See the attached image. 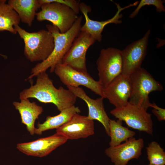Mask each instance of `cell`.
<instances>
[{"label": "cell", "instance_id": "6da1fadb", "mask_svg": "<svg viewBox=\"0 0 165 165\" xmlns=\"http://www.w3.org/2000/svg\"><path fill=\"white\" fill-rule=\"evenodd\" d=\"M36 76L35 84L20 93V100L34 98L42 103H53L60 112L74 105L76 96L69 89L61 86L56 88L46 72Z\"/></svg>", "mask_w": 165, "mask_h": 165}, {"label": "cell", "instance_id": "7a4b0ae2", "mask_svg": "<svg viewBox=\"0 0 165 165\" xmlns=\"http://www.w3.org/2000/svg\"><path fill=\"white\" fill-rule=\"evenodd\" d=\"M82 16H78L72 27L64 33L60 32L59 29L53 25L47 24V30L52 34L54 41L52 52L44 61L38 63L31 69V74L28 77L31 79L49 68L52 73L57 64L61 63L63 57L68 52L76 38L80 32Z\"/></svg>", "mask_w": 165, "mask_h": 165}, {"label": "cell", "instance_id": "3957f363", "mask_svg": "<svg viewBox=\"0 0 165 165\" xmlns=\"http://www.w3.org/2000/svg\"><path fill=\"white\" fill-rule=\"evenodd\" d=\"M14 28L24 43V54L30 61H42L46 60L52 52L54 46L53 36L47 30H41L30 32L18 24Z\"/></svg>", "mask_w": 165, "mask_h": 165}, {"label": "cell", "instance_id": "277c9868", "mask_svg": "<svg viewBox=\"0 0 165 165\" xmlns=\"http://www.w3.org/2000/svg\"><path fill=\"white\" fill-rule=\"evenodd\" d=\"M131 90L129 102L147 111L151 103L149 94L153 91H161L162 85L145 69L141 68L130 76Z\"/></svg>", "mask_w": 165, "mask_h": 165}, {"label": "cell", "instance_id": "5b68a950", "mask_svg": "<svg viewBox=\"0 0 165 165\" xmlns=\"http://www.w3.org/2000/svg\"><path fill=\"white\" fill-rule=\"evenodd\" d=\"M41 10L36 13L39 21L46 20L56 26L61 33H64L72 26L78 18V14L68 6L57 2L42 5Z\"/></svg>", "mask_w": 165, "mask_h": 165}, {"label": "cell", "instance_id": "8992f818", "mask_svg": "<svg viewBox=\"0 0 165 165\" xmlns=\"http://www.w3.org/2000/svg\"><path fill=\"white\" fill-rule=\"evenodd\" d=\"M98 81L104 89L122 73V50L109 47L102 49L96 61Z\"/></svg>", "mask_w": 165, "mask_h": 165}, {"label": "cell", "instance_id": "52a82bcc", "mask_svg": "<svg viewBox=\"0 0 165 165\" xmlns=\"http://www.w3.org/2000/svg\"><path fill=\"white\" fill-rule=\"evenodd\" d=\"M110 113L118 120L125 122L129 127L152 135L151 115L144 109L128 102L125 106L115 108Z\"/></svg>", "mask_w": 165, "mask_h": 165}, {"label": "cell", "instance_id": "ba28073f", "mask_svg": "<svg viewBox=\"0 0 165 165\" xmlns=\"http://www.w3.org/2000/svg\"><path fill=\"white\" fill-rule=\"evenodd\" d=\"M54 72L65 85L74 87L83 86L104 98V88L99 81L88 73L80 71L62 63L57 64Z\"/></svg>", "mask_w": 165, "mask_h": 165}, {"label": "cell", "instance_id": "9c48e42d", "mask_svg": "<svg viewBox=\"0 0 165 165\" xmlns=\"http://www.w3.org/2000/svg\"><path fill=\"white\" fill-rule=\"evenodd\" d=\"M96 41L88 33L80 31L63 57L61 63L68 65L77 70L87 72L86 64V52Z\"/></svg>", "mask_w": 165, "mask_h": 165}, {"label": "cell", "instance_id": "30bf717a", "mask_svg": "<svg viewBox=\"0 0 165 165\" xmlns=\"http://www.w3.org/2000/svg\"><path fill=\"white\" fill-rule=\"evenodd\" d=\"M150 34V30H149L142 38L131 43L122 50V74L130 76L141 68L142 62L146 54Z\"/></svg>", "mask_w": 165, "mask_h": 165}, {"label": "cell", "instance_id": "8fae6325", "mask_svg": "<svg viewBox=\"0 0 165 165\" xmlns=\"http://www.w3.org/2000/svg\"><path fill=\"white\" fill-rule=\"evenodd\" d=\"M144 146L143 139L133 137L122 144L110 146L105 149V153L114 165H127L130 160L139 158Z\"/></svg>", "mask_w": 165, "mask_h": 165}, {"label": "cell", "instance_id": "7c38bea8", "mask_svg": "<svg viewBox=\"0 0 165 165\" xmlns=\"http://www.w3.org/2000/svg\"><path fill=\"white\" fill-rule=\"evenodd\" d=\"M68 140L64 136L56 133L49 137L31 142L18 143L16 148L27 155L41 157L46 156Z\"/></svg>", "mask_w": 165, "mask_h": 165}, {"label": "cell", "instance_id": "4fadbf2b", "mask_svg": "<svg viewBox=\"0 0 165 165\" xmlns=\"http://www.w3.org/2000/svg\"><path fill=\"white\" fill-rule=\"evenodd\" d=\"M131 90L130 76L121 73L104 89V98L115 108H120L129 102Z\"/></svg>", "mask_w": 165, "mask_h": 165}, {"label": "cell", "instance_id": "5bb4252c", "mask_svg": "<svg viewBox=\"0 0 165 165\" xmlns=\"http://www.w3.org/2000/svg\"><path fill=\"white\" fill-rule=\"evenodd\" d=\"M138 4V2H136L124 7L122 8L119 4H116L118 10L112 18L105 21H98L92 20L89 17L88 13L91 11L90 7L83 2L80 3L79 5V10L83 14L85 19V24L82 26L80 31L88 33L96 41L100 42L102 40L101 33L105 27L110 23L116 24L121 23L122 21L120 20L122 16V14L121 13V11L125 9L136 6Z\"/></svg>", "mask_w": 165, "mask_h": 165}, {"label": "cell", "instance_id": "9a60e30c", "mask_svg": "<svg viewBox=\"0 0 165 165\" xmlns=\"http://www.w3.org/2000/svg\"><path fill=\"white\" fill-rule=\"evenodd\" d=\"M93 120L87 116L75 115L68 122L56 129V133L68 140L85 138L94 134Z\"/></svg>", "mask_w": 165, "mask_h": 165}, {"label": "cell", "instance_id": "2e32d148", "mask_svg": "<svg viewBox=\"0 0 165 165\" xmlns=\"http://www.w3.org/2000/svg\"><path fill=\"white\" fill-rule=\"evenodd\" d=\"M67 86L77 97L81 99L86 103L88 108V118L92 120H97L101 123L103 126L107 134L109 136L110 119L104 108V98L101 97L95 99H93L88 96L83 89L81 87Z\"/></svg>", "mask_w": 165, "mask_h": 165}, {"label": "cell", "instance_id": "e0dca14e", "mask_svg": "<svg viewBox=\"0 0 165 165\" xmlns=\"http://www.w3.org/2000/svg\"><path fill=\"white\" fill-rule=\"evenodd\" d=\"M13 105L20 115L21 123L26 126L30 134L34 135L35 122L43 112L42 107L38 105L35 102H30L28 99L20 100V102L14 101Z\"/></svg>", "mask_w": 165, "mask_h": 165}, {"label": "cell", "instance_id": "ac0fdd59", "mask_svg": "<svg viewBox=\"0 0 165 165\" xmlns=\"http://www.w3.org/2000/svg\"><path fill=\"white\" fill-rule=\"evenodd\" d=\"M60 112L57 115L47 116L43 123H38L35 133L40 135L45 131L57 129L69 121L75 115L80 113L81 110L79 107L74 105Z\"/></svg>", "mask_w": 165, "mask_h": 165}, {"label": "cell", "instance_id": "d6986e66", "mask_svg": "<svg viewBox=\"0 0 165 165\" xmlns=\"http://www.w3.org/2000/svg\"><path fill=\"white\" fill-rule=\"evenodd\" d=\"M8 4L16 12L20 21L31 26L36 11L41 8L39 0H9Z\"/></svg>", "mask_w": 165, "mask_h": 165}, {"label": "cell", "instance_id": "ffe728a7", "mask_svg": "<svg viewBox=\"0 0 165 165\" xmlns=\"http://www.w3.org/2000/svg\"><path fill=\"white\" fill-rule=\"evenodd\" d=\"M6 2V0H0V31H7L16 34L14 26L19 24L20 20L16 12Z\"/></svg>", "mask_w": 165, "mask_h": 165}, {"label": "cell", "instance_id": "44dd1931", "mask_svg": "<svg viewBox=\"0 0 165 165\" xmlns=\"http://www.w3.org/2000/svg\"><path fill=\"white\" fill-rule=\"evenodd\" d=\"M120 121L118 120L117 121L114 120H109V136L111 138L109 143L110 146L118 145L135 135L134 131L123 126Z\"/></svg>", "mask_w": 165, "mask_h": 165}, {"label": "cell", "instance_id": "7402d4cb", "mask_svg": "<svg viewBox=\"0 0 165 165\" xmlns=\"http://www.w3.org/2000/svg\"><path fill=\"white\" fill-rule=\"evenodd\" d=\"M146 150L150 164L165 165V152L163 148L157 142H151L146 147Z\"/></svg>", "mask_w": 165, "mask_h": 165}, {"label": "cell", "instance_id": "603a6c76", "mask_svg": "<svg viewBox=\"0 0 165 165\" xmlns=\"http://www.w3.org/2000/svg\"><path fill=\"white\" fill-rule=\"evenodd\" d=\"M163 1L161 0H141L137 8L130 15L129 17H134L138 13L141 9L146 5H153L155 6L156 11L158 12H164L165 9L163 5Z\"/></svg>", "mask_w": 165, "mask_h": 165}, {"label": "cell", "instance_id": "cb8c5ba5", "mask_svg": "<svg viewBox=\"0 0 165 165\" xmlns=\"http://www.w3.org/2000/svg\"><path fill=\"white\" fill-rule=\"evenodd\" d=\"M39 2L42 5L51 2H57L64 4L68 6L77 14L79 12V1L75 0H39Z\"/></svg>", "mask_w": 165, "mask_h": 165}, {"label": "cell", "instance_id": "d4e9b609", "mask_svg": "<svg viewBox=\"0 0 165 165\" xmlns=\"http://www.w3.org/2000/svg\"><path fill=\"white\" fill-rule=\"evenodd\" d=\"M150 107L153 109L152 110V112L157 117V119L160 121L165 120V109L158 106L155 102L151 104Z\"/></svg>", "mask_w": 165, "mask_h": 165}, {"label": "cell", "instance_id": "484cf974", "mask_svg": "<svg viewBox=\"0 0 165 165\" xmlns=\"http://www.w3.org/2000/svg\"><path fill=\"white\" fill-rule=\"evenodd\" d=\"M0 55L3 57L4 58L6 59L7 58V57L6 55L2 54L0 53Z\"/></svg>", "mask_w": 165, "mask_h": 165}, {"label": "cell", "instance_id": "4316f807", "mask_svg": "<svg viewBox=\"0 0 165 165\" xmlns=\"http://www.w3.org/2000/svg\"><path fill=\"white\" fill-rule=\"evenodd\" d=\"M154 165V164H149V165Z\"/></svg>", "mask_w": 165, "mask_h": 165}]
</instances>
